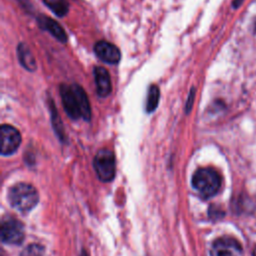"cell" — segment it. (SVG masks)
<instances>
[{"instance_id":"obj_1","label":"cell","mask_w":256,"mask_h":256,"mask_svg":"<svg viewBox=\"0 0 256 256\" xmlns=\"http://www.w3.org/2000/svg\"><path fill=\"white\" fill-rule=\"evenodd\" d=\"M60 97L63 107L70 118L74 120L80 117L84 120L90 119L91 108L89 100L81 86L78 84H62L60 86Z\"/></svg>"},{"instance_id":"obj_2","label":"cell","mask_w":256,"mask_h":256,"mask_svg":"<svg viewBox=\"0 0 256 256\" xmlns=\"http://www.w3.org/2000/svg\"><path fill=\"white\" fill-rule=\"evenodd\" d=\"M10 204L21 212L32 210L39 200L36 188L28 183H18L12 186L8 192Z\"/></svg>"},{"instance_id":"obj_3","label":"cell","mask_w":256,"mask_h":256,"mask_svg":"<svg viewBox=\"0 0 256 256\" xmlns=\"http://www.w3.org/2000/svg\"><path fill=\"white\" fill-rule=\"evenodd\" d=\"M192 186L203 198H210L219 191L221 176L213 168H200L192 176Z\"/></svg>"},{"instance_id":"obj_4","label":"cell","mask_w":256,"mask_h":256,"mask_svg":"<svg viewBox=\"0 0 256 256\" xmlns=\"http://www.w3.org/2000/svg\"><path fill=\"white\" fill-rule=\"evenodd\" d=\"M93 166L98 178L102 182H111L115 177L116 162L113 152L107 148H102L96 153Z\"/></svg>"},{"instance_id":"obj_5","label":"cell","mask_w":256,"mask_h":256,"mask_svg":"<svg viewBox=\"0 0 256 256\" xmlns=\"http://www.w3.org/2000/svg\"><path fill=\"white\" fill-rule=\"evenodd\" d=\"M24 236V226L19 220L13 217H6L2 220L1 240L4 243L18 245L23 241Z\"/></svg>"},{"instance_id":"obj_6","label":"cell","mask_w":256,"mask_h":256,"mask_svg":"<svg viewBox=\"0 0 256 256\" xmlns=\"http://www.w3.org/2000/svg\"><path fill=\"white\" fill-rule=\"evenodd\" d=\"M0 152L3 156H9L17 151L21 144V134L13 126L3 124L0 128Z\"/></svg>"},{"instance_id":"obj_7","label":"cell","mask_w":256,"mask_h":256,"mask_svg":"<svg viewBox=\"0 0 256 256\" xmlns=\"http://www.w3.org/2000/svg\"><path fill=\"white\" fill-rule=\"evenodd\" d=\"M211 256H242V247L234 238L224 236L216 239L211 247Z\"/></svg>"},{"instance_id":"obj_8","label":"cell","mask_w":256,"mask_h":256,"mask_svg":"<svg viewBox=\"0 0 256 256\" xmlns=\"http://www.w3.org/2000/svg\"><path fill=\"white\" fill-rule=\"evenodd\" d=\"M94 52L101 61L108 64H116L121 58V53L118 47L104 40L98 41L95 44Z\"/></svg>"},{"instance_id":"obj_9","label":"cell","mask_w":256,"mask_h":256,"mask_svg":"<svg viewBox=\"0 0 256 256\" xmlns=\"http://www.w3.org/2000/svg\"><path fill=\"white\" fill-rule=\"evenodd\" d=\"M93 74H94L97 94L99 95V97H102V98L107 97L112 90L109 72L104 67L98 66L94 68Z\"/></svg>"},{"instance_id":"obj_10","label":"cell","mask_w":256,"mask_h":256,"mask_svg":"<svg viewBox=\"0 0 256 256\" xmlns=\"http://www.w3.org/2000/svg\"><path fill=\"white\" fill-rule=\"evenodd\" d=\"M38 24L42 29L48 31L59 42L65 43L67 41L66 32L57 21L46 16H40L38 17Z\"/></svg>"},{"instance_id":"obj_11","label":"cell","mask_w":256,"mask_h":256,"mask_svg":"<svg viewBox=\"0 0 256 256\" xmlns=\"http://www.w3.org/2000/svg\"><path fill=\"white\" fill-rule=\"evenodd\" d=\"M17 56L20 64L28 71H34L36 69V61L34 56L25 43H20L17 46Z\"/></svg>"},{"instance_id":"obj_12","label":"cell","mask_w":256,"mask_h":256,"mask_svg":"<svg viewBox=\"0 0 256 256\" xmlns=\"http://www.w3.org/2000/svg\"><path fill=\"white\" fill-rule=\"evenodd\" d=\"M44 4L58 17H63L69 10L67 0H43Z\"/></svg>"},{"instance_id":"obj_13","label":"cell","mask_w":256,"mask_h":256,"mask_svg":"<svg viewBox=\"0 0 256 256\" xmlns=\"http://www.w3.org/2000/svg\"><path fill=\"white\" fill-rule=\"evenodd\" d=\"M159 97H160V92L159 88L156 85H151L148 94H147V101H146V110L147 112H153L159 103Z\"/></svg>"},{"instance_id":"obj_14","label":"cell","mask_w":256,"mask_h":256,"mask_svg":"<svg viewBox=\"0 0 256 256\" xmlns=\"http://www.w3.org/2000/svg\"><path fill=\"white\" fill-rule=\"evenodd\" d=\"M194 98H195V88H192L190 90V93H189V96H188V99H187L186 105H185L186 114H189V112L191 111L193 103H194Z\"/></svg>"},{"instance_id":"obj_15","label":"cell","mask_w":256,"mask_h":256,"mask_svg":"<svg viewBox=\"0 0 256 256\" xmlns=\"http://www.w3.org/2000/svg\"><path fill=\"white\" fill-rule=\"evenodd\" d=\"M242 1H243V0H234V1H233V6H234V7H238V6L242 3Z\"/></svg>"},{"instance_id":"obj_16","label":"cell","mask_w":256,"mask_h":256,"mask_svg":"<svg viewBox=\"0 0 256 256\" xmlns=\"http://www.w3.org/2000/svg\"><path fill=\"white\" fill-rule=\"evenodd\" d=\"M80 256H88V255H87V253H86V251H85V250H82V252H81Z\"/></svg>"},{"instance_id":"obj_17","label":"cell","mask_w":256,"mask_h":256,"mask_svg":"<svg viewBox=\"0 0 256 256\" xmlns=\"http://www.w3.org/2000/svg\"><path fill=\"white\" fill-rule=\"evenodd\" d=\"M252 254H253V256H256V246L254 247V249H253V252H252Z\"/></svg>"}]
</instances>
